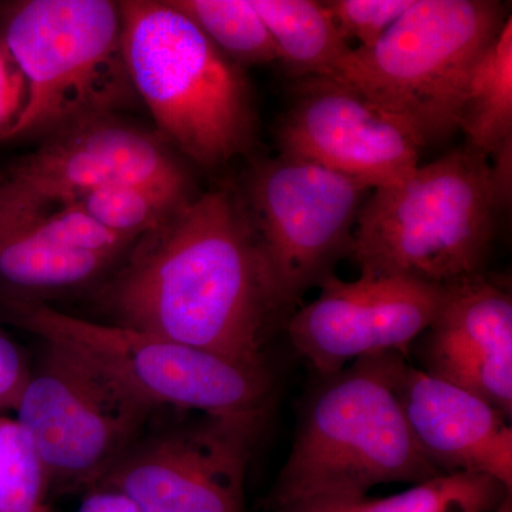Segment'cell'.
I'll list each match as a JSON object with an SVG mask.
<instances>
[{
    "label": "cell",
    "instance_id": "cell-1",
    "mask_svg": "<svg viewBox=\"0 0 512 512\" xmlns=\"http://www.w3.org/2000/svg\"><path fill=\"white\" fill-rule=\"evenodd\" d=\"M97 302L114 325L265 367L291 318L244 202L207 192L137 239Z\"/></svg>",
    "mask_w": 512,
    "mask_h": 512
},
{
    "label": "cell",
    "instance_id": "cell-2",
    "mask_svg": "<svg viewBox=\"0 0 512 512\" xmlns=\"http://www.w3.org/2000/svg\"><path fill=\"white\" fill-rule=\"evenodd\" d=\"M400 353L366 356L325 377L301 417L266 511L357 500L377 485L441 476L421 453L396 390Z\"/></svg>",
    "mask_w": 512,
    "mask_h": 512
},
{
    "label": "cell",
    "instance_id": "cell-3",
    "mask_svg": "<svg viewBox=\"0 0 512 512\" xmlns=\"http://www.w3.org/2000/svg\"><path fill=\"white\" fill-rule=\"evenodd\" d=\"M124 62L158 134L217 168L255 146L258 116L244 69L170 0L119 2Z\"/></svg>",
    "mask_w": 512,
    "mask_h": 512
},
{
    "label": "cell",
    "instance_id": "cell-4",
    "mask_svg": "<svg viewBox=\"0 0 512 512\" xmlns=\"http://www.w3.org/2000/svg\"><path fill=\"white\" fill-rule=\"evenodd\" d=\"M500 208L490 161L466 144L375 190L357 215L350 255L360 275L463 281L480 275Z\"/></svg>",
    "mask_w": 512,
    "mask_h": 512
},
{
    "label": "cell",
    "instance_id": "cell-5",
    "mask_svg": "<svg viewBox=\"0 0 512 512\" xmlns=\"http://www.w3.org/2000/svg\"><path fill=\"white\" fill-rule=\"evenodd\" d=\"M495 0H414L369 47L352 49L333 79L360 94L421 148L458 130L474 64L507 22Z\"/></svg>",
    "mask_w": 512,
    "mask_h": 512
},
{
    "label": "cell",
    "instance_id": "cell-6",
    "mask_svg": "<svg viewBox=\"0 0 512 512\" xmlns=\"http://www.w3.org/2000/svg\"><path fill=\"white\" fill-rule=\"evenodd\" d=\"M0 39L29 89L28 106L8 141L45 140L77 124L114 116L134 97L119 2H16L6 10Z\"/></svg>",
    "mask_w": 512,
    "mask_h": 512
},
{
    "label": "cell",
    "instance_id": "cell-7",
    "mask_svg": "<svg viewBox=\"0 0 512 512\" xmlns=\"http://www.w3.org/2000/svg\"><path fill=\"white\" fill-rule=\"evenodd\" d=\"M6 315L45 343L63 346L99 367L151 410L228 419H266L274 380L268 366L235 362L154 333L93 322L15 299Z\"/></svg>",
    "mask_w": 512,
    "mask_h": 512
},
{
    "label": "cell",
    "instance_id": "cell-8",
    "mask_svg": "<svg viewBox=\"0 0 512 512\" xmlns=\"http://www.w3.org/2000/svg\"><path fill=\"white\" fill-rule=\"evenodd\" d=\"M15 410L56 493L96 488L156 413L99 367L53 343H45Z\"/></svg>",
    "mask_w": 512,
    "mask_h": 512
},
{
    "label": "cell",
    "instance_id": "cell-9",
    "mask_svg": "<svg viewBox=\"0 0 512 512\" xmlns=\"http://www.w3.org/2000/svg\"><path fill=\"white\" fill-rule=\"evenodd\" d=\"M369 190L346 175L282 153L249 171L245 210L292 309L350 254Z\"/></svg>",
    "mask_w": 512,
    "mask_h": 512
},
{
    "label": "cell",
    "instance_id": "cell-10",
    "mask_svg": "<svg viewBox=\"0 0 512 512\" xmlns=\"http://www.w3.org/2000/svg\"><path fill=\"white\" fill-rule=\"evenodd\" d=\"M110 184L185 185L190 175L160 134L114 116L46 137L0 178V242Z\"/></svg>",
    "mask_w": 512,
    "mask_h": 512
},
{
    "label": "cell",
    "instance_id": "cell-11",
    "mask_svg": "<svg viewBox=\"0 0 512 512\" xmlns=\"http://www.w3.org/2000/svg\"><path fill=\"white\" fill-rule=\"evenodd\" d=\"M264 419L198 414L144 431L97 487L141 512H247L245 477Z\"/></svg>",
    "mask_w": 512,
    "mask_h": 512
},
{
    "label": "cell",
    "instance_id": "cell-12",
    "mask_svg": "<svg viewBox=\"0 0 512 512\" xmlns=\"http://www.w3.org/2000/svg\"><path fill=\"white\" fill-rule=\"evenodd\" d=\"M319 289L318 298L292 313L285 326L293 349L322 379L362 357L407 356L446 293V285L406 276L360 275L346 282L333 274Z\"/></svg>",
    "mask_w": 512,
    "mask_h": 512
},
{
    "label": "cell",
    "instance_id": "cell-13",
    "mask_svg": "<svg viewBox=\"0 0 512 512\" xmlns=\"http://www.w3.org/2000/svg\"><path fill=\"white\" fill-rule=\"evenodd\" d=\"M281 127V153L367 185L399 184L419 167L420 148L382 111L330 79L299 80Z\"/></svg>",
    "mask_w": 512,
    "mask_h": 512
},
{
    "label": "cell",
    "instance_id": "cell-14",
    "mask_svg": "<svg viewBox=\"0 0 512 512\" xmlns=\"http://www.w3.org/2000/svg\"><path fill=\"white\" fill-rule=\"evenodd\" d=\"M421 340L424 372L467 392L511 419L512 298L483 275L446 285Z\"/></svg>",
    "mask_w": 512,
    "mask_h": 512
},
{
    "label": "cell",
    "instance_id": "cell-15",
    "mask_svg": "<svg viewBox=\"0 0 512 512\" xmlns=\"http://www.w3.org/2000/svg\"><path fill=\"white\" fill-rule=\"evenodd\" d=\"M396 390L421 453L441 476L476 474L512 491V429L476 394L400 359Z\"/></svg>",
    "mask_w": 512,
    "mask_h": 512
},
{
    "label": "cell",
    "instance_id": "cell-16",
    "mask_svg": "<svg viewBox=\"0 0 512 512\" xmlns=\"http://www.w3.org/2000/svg\"><path fill=\"white\" fill-rule=\"evenodd\" d=\"M271 33L278 60L298 80L333 79L352 47L325 3L312 0H251Z\"/></svg>",
    "mask_w": 512,
    "mask_h": 512
},
{
    "label": "cell",
    "instance_id": "cell-17",
    "mask_svg": "<svg viewBox=\"0 0 512 512\" xmlns=\"http://www.w3.org/2000/svg\"><path fill=\"white\" fill-rule=\"evenodd\" d=\"M458 130L481 156L512 147V19L474 64L458 110Z\"/></svg>",
    "mask_w": 512,
    "mask_h": 512
},
{
    "label": "cell",
    "instance_id": "cell-18",
    "mask_svg": "<svg viewBox=\"0 0 512 512\" xmlns=\"http://www.w3.org/2000/svg\"><path fill=\"white\" fill-rule=\"evenodd\" d=\"M119 259L64 247L20 229L0 242V281L35 295L67 291L103 278Z\"/></svg>",
    "mask_w": 512,
    "mask_h": 512
},
{
    "label": "cell",
    "instance_id": "cell-19",
    "mask_svg": "<svg viewBox=\"0 0 512 512\" xmlns=\"http://www.w3.org/2000/svg\"><path fill=\"white\" fill-rule=\"evenodd\" d=\"M512 491L476 474H446L383 498L318 501L275 512H490Z\"/></svg>",
    "mask_w": 512,
    "mask_h": 512
},
{
    "label": "cell",
    "instance_id": "cell-20",
    "mask_svg": "<svg viewBox=\"0 0 512 512\" xmlns=\"http://www.w3.org/2000/svg\"><path fill=\"white\" fill-rule=\"evenodd\" d=\"M192 200L185 185L110 184L87 192L69 207L120 237H143Z\"/></svg>",
    "mask_w": 512,
    "mask_h": 512
},
{
    "label": "cell",
    "instance_id": "cell-21",
    "mask_svg": "<svg viewBox=\"0 0 512 512\" xmlns=\"http://www.w3.org/2000/svg\"><path fill=\"white\" fill-rule=\"evenodd\" d=\"M170 3L239 66L278 60L274 39L251 0H170Z\"/></svg>",
    "mask_w": 512,
    "mask_h": 512
},
{
    "label": "cell",
    "instance_id": "cell-22",
    "mask_svg": "<svg viewBox=\"0 0 512 512\" xmlns=\"http://www.w3.org/2000/svg\"><path fill=\"white\" fill-rule=\"evenodd\" d=\"M45 470L15 420L0 423V512H49Z\"/></svg>",
    "mask_w": 512,
    "mask_h": 512
},
{
    "label": "cell",
    "instance_id": "cell-23",
    "mask_svg": "<svg viewBox=\"0 0 512 512\" xmlns=\"http://www.w3.org/2000/svg\"><path fill=\"white\" fill-rule=\"evenodd\" d=\"M323 3L346 40L357 39L359 47H369L392 28L414 0H330Z\"/></svg>",
    "mask_w": 512,
    "mask_h": 512
},
{
    "label": "cell",
    "instance_id": "cell-24",
    "mask_svg": "<svg viewBox=\"0 0 512 512\" xmlns=\"http://www.w3.org/2000/svg\"><path fill=\"white\" fill-rule=\"evenodd\" d=\"M29 89L19 64L0 39V143H6L18 126L26 106Z\"/></svg>",
    "mask_w": 512,
    "mask_h": 512
},
{
    "label": "cell",
    "instance_id": "cell-25",
    "mask_svg": "<svg viewBox=\"0 0 512 512\" xmlns=\"http://www.w3.org/2000/svg\"><path fill=\"white\" fill-rule=\"evenodd\" d=\"M30 373L32 369L18 345L0 329V412L16 409Z\"/></svg>",
    "mask_w": 512,
    "mask_h": 512
},
{
    "label": "cell",
    "instance_id": "cell-26",
    "mask_svg": "<svg viewBox=\"0 0 512 512\" xmlns=\"http://www.w3.org/2000/svg\"><path fill=\"white\" fill-rule=\"evenodd\" d=\"M76 512H141L126 494L110 487H96L87 491Z\"/></svg>",
    "mask_w": 512,
    "mask_h": 512
},
{
    "label": "cell",
    "instance_id": "cell-27",
    "mask_svg": "<svg viewBox=\"0 0 512 512\" xmlns=\"http://www.w3.org/2000/svg\"><path fill=\"white\" fill-rule=\"evenodd\" d=\"M490 512H512V494L508 495L503 503L498 505L497 508H494V510Z\"/></svg>",
    "mask_w": 512,
    "mask_h": 512
},
{
    "label": "cell",
    "instance_id": "cell-28",
    "mask_svg": "<svg viewBox=\"0 0 512 512\" xmlns=\"http://www.w3.org/2000/svg\"><path fill=\"white\" fill-rule=\"evenodd\" d=\"M2 417H3V416H0V423H2Z\"/></svg>",
    "mask_w": 512,
    "mask_h": 512
}]
</instances>
